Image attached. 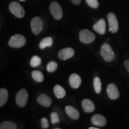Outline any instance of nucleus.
I'll return each instance as SVG.
<instances>
[{
  "mask_svg": "<svg viewBox=\"0 0 129 129\" xmlns=\"http://www.w3.org/2000/svg\"><path fill=\"white\" fill-rule=\"evenodd\" d=\"M9 9L11 13L17 18H22L25 16V12L24 9L17 2H12L9 6Z\"/></svg>",
  "mask_w": 129,
  "mask_h": 129,
  "instance_id": "4",
  "label": "nucleus"
},
{
  "mask_svg": "<svg viewBox=\"0 0 129 129\" xmlns=\"http://www.w3.org/2000/svg\"><path fill=\"white\" fill-rule=\"evenodd\" d=\"M41 62L42 60L41 57H40L38 56H34L30 59V64L32 67L36 68L40 66V64H41Z\"/></svg>",
  "mask_w": 129,
  "mask_h": 129,
  "instance_id": "23",
  "label": "nucleus"
},
{
  "mask_svg": "<svg viewBox=\"0 0 129 129\" xmlns=\"http://www.w3.org/2000/svg\"><path fill=\"white\" fill-rule=\"evenodd\" d=\"M37 102L41 106L48 108L51 105L53 101L50 97L45 94H41L37 98Z\"/></svg>",
  "mask_w": 129,
  "mask_h": 129,
  "instance_id": "12",
  "label": "nucleus"
},
{
  "mask_svg": "<svg viewBox=\"0 0 129 129\" xmlns=\"http://www.w3.org/2000/svg\"><path fill=\"white\" fill-rule=\"evenodd\" d=\"M99 128H98V127H90L88 129H98Z\"/></svg>",
  "mask_w": 129,
  "mask_h": 129,
  "instance_id": "30",
  "label": "nucleus"
},
{
  "mask_svg": "<svg viewBox=\"0 0 129 129\" xmlns=\"http://www.w3.org/2000/svg\"><path fill=\"white\" fill-rule=\"evenodd\" d=\"M30 27L34 35H38L43 28V22L40 17H34L30 22Z\"/></svg>",
  "mask_w": 129,
  "mask_h": 129,
  "instance_id": "6",
  "label": "nucleus"
},
{
  "mask_svg": "<svg viewBox=\"0 0 129 129\" xmlns=\"http://www.w3.org/2000/svg\"><path fill=\"white\" fill-rule=\"evenodd\" d=\"M101 54L104 59L106 62H112L115 58V53L112 47L108 43H104L101 47Z\"/></svg>",
  "mask_w": 129,
  "mask_h": 129,
  "instance_id": "1",
  "label": "nucleus"
},
{
  "mask_svg": "<svg viewBox=\"0 0 129 129\" xmlns=\"http://www.w3.org/2000/svg\"><path fill=\"white\" fill-rule=\"evenodd\" d=\"M108 20L109 31L113 34H115L118 30V22L115 14L113 13H109L108 14Z\"/></svg>",
  "mask_w": 129,
  "mask_h": 129,
  "instance_id": "8",
  "label": "nucleus"
},
{
  "mask_svg": "<svg viewBox=\"0 0 129 129\" xmlns=\"http://www.w3.org/2000/svg\"><path fill=\"white\" fill-rule=\"evenodd\" d=\"M50 11L56 20H60L63 17V10L60 4L57 2H53L50 6Z\"/></svg>",
  "mask_w": 129,
  "mask_h": 129,
  "instance_id": "7",
  "label": "nucleus"
},
{
  "mask_svg": "<svg viewBox=\"0 0 129 129\" xmlns=\"http://www.w3.org/2000/svg\"><path fill=\"white\" fill-rule=\"evenodd\" d=\"M79 38L80 41L84 44H90L94 41L96 36L92 32L87 29H83L80 32Z\"/></svg>",
  "mask_w": 129,
  "mask_h": 129,
  "instance_id": "3",
  "label": "nucleus"
},
{
  "mask_svg": "<svg viewBox=\"0 0 129 129\" xmlns=\"http://www.w3.org/2000/svg\"><path fill=\"white\" fill-rule=\"evenodd\" d=\"M91 123L98 127L105 126L106 124V119L104 116L101 114H95L91 117Z\"/></svg>",
  "mask_w": 129,
  "mask_h": 129,
  "instance_id": "11",
  "label": "nucleus"
},
{
  "mask_svg": "<svg viewBox=\"0 0 129 129\" xmlns=\"http://www.w3.org/2000/svg\"><path fill=\"white\" fill-rule=\"evenodd\" d=\"M69 84L72 88H78L81 84V78L77 74H72L69 78Z\"/></svg>",
  "mask_w": 129,
  "mask_h": 129,
  "instance_id": "13",
  "label": "nucleus"
},
{
  "mask_svg": "<svg viewBox=\"0 0 129 129\" xmlns=\"http://www.w3.org/2000/svg\"><path fill=\"white\" fill-rule=\"evenodd\" d=\"M19 1H25V0H19Z\"/></svg>",
  "mask_w": 129,
  "mask_h": 129,
  "instance_id": "31",
  "label": "nucleus"
},
{
  "mask_svg": "<svg viewBox=\"0 0 129 129\" xmlns=\"http://www.w3.org/2000/svg\"><path fill=\"white\" fill-rule=\"evenodd\" d=\"M71 1L74 4L79 5V4H80L81 0H71Z\"/></svg>",
  "mask_w": 129,
  "mask_h": 129,
  "instance_id": "29",
  "label": "nucleus"
},
{
  "mask_svg": "<svg viewBox=\"0 0 129 129\" xmlns=\"http://www.w3.org/2000/svg\"><path fill=\"white\" fill-rule=\"evenodd\" d=\"M93 29L101 35H104L106 32V22L104 19H101L93 25Z\"/></svg>",
  "mask_w": 129,
  "mask_h": 129,
  "instance_id": "14",
  "label": "nucleus"
},
{
  "mask_svg": "<svg viewBox=\"0 0 129 129\" xmlns=\"http://www.w3.org/2000/svg\"><path fill=\"white\" fill-rule=\"evenodd\" d=\"M53 92L57 99H63L66 96V91L63 87L59 84L56 85L53 88Z\"/></svg>",
  "mask_w": 129,
  "mask_h": 129,
  "instance_id": "17",
  "label": "nucleus"
},
{
  "mask_svg": "<svg viewBox=\"0 0 129 129\" xmlns=\"http://www.w3.org/2000/svg\"><path fill=\"white\" fill-rule=\"evenodd\" d=\"M41 123L43 128H47L49 126V123H48V121L46 118H43L41 120Z\"/></svg>",
  "mask_w": 129,
  "mask_h": 129,
  "instance_id": "27",
  "label": "nucleus"
},
{
  "mask_svg": "<svg viewBox=\"0 0 129 129\" xmlns=\"http://www.w3.org/2000/svg\"><path fill=\"white\" fill-rule=\"evenodd\" d=\"M32 77L37 83H41L44 80V75L40 71L35 70L32 72Z\"/></svg>",
  "mask_w": 129,
  "mask_h": 129,
  "instance_id": "20",
  "label": "nucleus"
},
{
  "mask_svg": "<svg viewBox=\"0 0 129 129\" xmlns=\"http://www.w3.org/2000/svg\"><path fill=\"white\" fill-rule=\"evenodd\" d=\"M65 112L71 118L77 120L80 118V112L76 108L72 106H67L65 107Z\"/></svg>",
  "mask_w": 129,
  "mask_h": 129,
  "instance_id": "16",
  "label": "nucleus"
},
{
  "mask_svg": "<svg viewBox=\"0 0 129 129\" xmlns=\"http://www.w3.org/2000/svg\"><path fill=\"white\" fill-rule=\"evenodd\" d=\"M28 100V94L25 89L19 90L17 93L16 97V102L17 106L19 107L23 108L26 106Z\"/></svg>",
  "mask_w": 129,
  "mask_h": 129,
  "instance_id": "5",
  "label": "nucleus"
},
{
  "mask_svg": "<svg viewBox=\"0 0 129 129\" xmlns=\"http://www.w3.org/2000/svg\"><path fill=\"white\" fill-rule=\"evenodd\" d=\"M50 118H51V121L52 124H56L58 123L60 121V118H59V116L58 114L56 112H53L51 113L50 114Z\"/></svg>",
  "mask_w": 129,
  "mask_h": 129,
  "instance_id": "25",
  "label": "nucleus"
},
{
  "mask_svg": "<svg viewBox=\"0 0 129 129\" xmlns=\"http://www.w3.org/2000/svg\"><path fill=\"white\" fill-rule=\"evenodd\" d=\"M85 1L90 7L94 8V9H97L99 6L98 0H85Z\"/></svg>",
  "mask_w": 129,
  "mask_h": 129,
  "instance_id": "26",
  "label": "nucleus"
},
{
  "mask_svg": "<svg viewBox=\"0 0 129 129\" xmlns=\"http://www.w3.org/2000/svg\"><path fill=\"white\" fill-rule=\"evenodd\" d=\"M57 68V63L54 61H51L47 65V70L48 72H54Z\"/></svg>",
  "mask_w": 129,
  "mask_h": 129,
  "instance_id": "24",
  "label": "nucleus"
},
{
  "mask_svg": "<svg viewBox=\"0 0 129 129\" xmlns=\"http://www.w3.org/2000/svg\"><path fill=\"white\" fill-rule=\"evenodd\" d=\"M17 125L12 121H4L0 124V129H16Z\"/></svg>",
  "mask_w": 129,
  "mask_h": 129,
  "instance_id": "21",
  "label": "nucleus"
},
{
  "mask_svg": "<svg viewBox=\"0 0 129 129\" xmlns=\"http://www.w3.org/2000/svg\"><path fill=\"white\" fill-rule=\"evenodd\" d=\"M124 66H125V68L127 70V71L129 72V59H127V60L125 61Z\"/></svg>",
  "mask_w": 129,
  "mask_h": 129,
  "instance_id": "28",
  "label": "nucleus"
},
{
  "mask_svg": "<svg viewBox=\"0 0 129 129\" xmlns=\"http://www.w3.org/2000/svg\"><path fill=\"white\" fill-rule=\"evenodd\" d=\"M75 54L73 48L71 47H67L63 48L59 51L58 53V57L61 60H66L73 57Z\"/></svg>",
  "mask_w": 129,
  "mask_h": 129,
  "instance_id": "9",
  "label": "nucleus"
},
{
  "mask_svg": "<svg viewBox=\"0 0 129 129\" xmlns=\"http://www.w3.org/2000/svg\"><path fill=\"white\" fill-rule=\"evenodd\" d=\"M9 99V93L6 88H0V108L2 107L7 103Z\"/></svg>",
  "mask_w": 129,
  "mask_h": 129,
  "instance_id": "18",
  "label": "nucleus"
},
{
  "mask_svg": "<svg viewBox=\"0 0 129 129\" xmlns=\"http://www.w3.org/2000/svg\"><path fill=\"white\" fill-rule=\"evenodd\" d=\"M106 91H107V93L109 98L111 99H117L119 98V96H120V92H119L118 90L117 85L115 84L111 83L108 84Z\"/></svg>",
  "mask_w": 129,
  "mask_h": 129,
  "instance_id": "10",
  "label": "nucleus"
},
{
  "mask_svg": "<svg viewBox=\"0 0 129 129\" xmlns=\"http://www.w3.org/2000/svg\"><path fill=\"white\" fill-rule=\"evenodd\" d=\"M81 105L83 110L85 112L90 113L95 110V106L94 103L91 100L88 99H85L83 100L81 102Z\"/></svg>",
  "mask_w": 129,
  "mask_h": 129,
  "instance_id": "15",
  "label": "nucleus"
},
{
  "mask_svg": "<svg viewBox=\"0 0 129 129\" xmlns=\"http://www.w3.org/2000/svg\"><path fill=\"white\" fill-rule=\"evenodd\" d=\"M53 43V38L50 37H46L44 38V39H43L40 41V48L41 49L43 50L45 48L48 47H51L52 46Z\"/></svg>",
  "mask_w": 129,
  "mask_h": 129,
  "instance_id": "19",
  "label": "nucleus"
},
{
  "mask_svg": "<svg viewBox=\"0 0 129 129\" xmlns=\"http://www.w3.org/2000/svg\"><path fill=\"white\" fill-rule=\"evenodd\" d=\"M93 86H94L95 92L97 94H99L101 93L102 90V83L99 77H95L94 80H93Z\"/></svg>",
  "mask_w": 129,
  "mask_h": 129,
  "instance_id": "22",
  "label": "nucleus"
},
{
  "mask_svg": "<svg viewBox=\"0 0 129 129\" xmlns=\"http://www.w3.org/2000/svg\"><path fill=\"white\" fill-rule=\"evenodd\" d=\"M26 41L25 37L21 34L13 35L9 41V45L11 47L19 48L25 46Z\"/></svg>",
  "mask_w": 129,
  "mask_h": 129,
  "instance_id": "2",
  "label": "nucleus"
}]
</instances>
